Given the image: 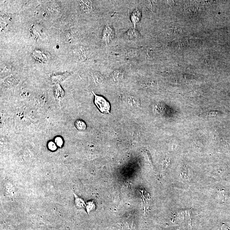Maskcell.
<instances>
[{
	"label": "cell",
	"mask_w": 230,
	"mask_h": 230,
	"mask_svg": "<svg viewBox=\"0 0 230 230\" xmlns=\"http://www.w3.org/2000/svg\"><path fill=\"white\" fill-rule=\"evenodd\" d=\"M94 96L95 105L101 112L104 114H108L110 113L111 106L110 103L102 96L96 95L94 92H92Z\"/></svg>",
	"instance_id": "6da1fadb"
},
{
	"label": "cell",
	"mask_w": 230,
	"mask_h": 230,
	"mask_svg": "<svg viewBox=\"0 0 230 230\" xmlns=\"http://www.w3.org/2000/svg\"><path fill=\"white\" fill-rule=\"evenodd\" d=\"M115 34V30L112 26L110 24L105 26L102 31V43L105 45H108L111 43L114 39Z\"/></svg>",
	"instance_id": "7a4b0ae2"
},
{
	"label": "cell",
	"mask_w": 230,
	"mask_h": 230,
	"mask_svg": "<svg viewBox=\"0 0 230 230\" xmlns=\"http://www.w3.org/2000/svg\"><path fill=\"white\" fill-rule=\"evenodd\" d=\"M141 37L140 32L135 28H130L125 32L124 38L128 41H135L139 39Z\"/></svg>",
	"instance_id": "3957f363"
},
{
	"label": "cell",
	"mask_w": 230,
	"mask_h": 230,
	"mask_svg": "<svg viewBox=\"0 0 230 230\" xmlns=\"http://www.w3.org/2000/svg\"><path fill=\"white\" fill-rule=\"evenodd\" d=\"M78 2L81 10L85 13H91L94 11V6L92 1H78Z\"/></svg>",
	"instance_id": "277c9868"
},
{
	"label": "cell",
	"mask_w": 230,
	"mask_h": 230,
	"mask_svg": "<svg viewBox=\"0 0 230 230\" xmlns=\"http://www.w3.org/2000/svg\"><path fill=\"white\" fill-rule=\"evenodd\" d=\"M142 17V12L139 8L135 9L130 14V19L135 28L136 25L140 22Z\"/></svg>",
	"instance_id": "5b68a950"
},
{
	"label": "cell",
	"mask_w": 230,
	"mask_h": 230,
	"mask_svg": "<svg viewBox=\"0 0 230 230\" xmlns=\"http://www.w3.org/2000/svg\"><path fill=\"white\" fill-rule=\"evenodd\" d=\"M69 75L70 74L68 72L53 74L51 76V81L53 83L55 84H59V83L66 79Z\"/></svg>",
	"instance_id": "8992f818"
},
{
	"label": "cell",
	"mask_w": 230,
	"mask_h": 230,
	"mask_svg": "<svg viewBox=\"0 0 230 230\" xmlns=\"http://www.w3.org/2000/svg\"><path fill=\"white\" fill-rule=\"evenodd\" d=\"M54 94L56 100L61 101L65 94V92L60 84H55L54 88Z\"/></svg>",
	"instance_id": "52a82bcc"
},
{
	"label": "cell",
	"mask_w": 230,
	"mask_h": 230,
	"mask_svg": "<svg viewBox=\"0 0 230 230\" xmlns=\"http://www.w3.org/2000/svg\"><path fill=\"white\" fill-rule=\"evenodd\" d=\"M32 54L36 59L38 61L46 62L49 59L48 55L46 54V52L41 50H35Z\"/></svg>",
	"instance_id": "ba28073f"
},
{
	"label": "cell",
	"mask_w": 230,
	"mask_h": 230,
	"mask_svg": "<svg viewBox=\"0 0 230 230\" xmlns=\"http://www.w3.org/2000/svg\"><path fill=\"white\" fill-rule=\"evenodd\" d=\"M124 72L121 69L115 70L111 74V78L114 81H120L124 77Z\"/></svg>",
	"instance_id": "9c48e42d"
},
{
	"label": "cell",
	"mask_w": 230,
	"mask_h": 230,
	"mask_svg": "<svg viewBox=\"0 0 230 230\" xmlns=\"http://www.w3.org/2000/svg\"><path fill=\"white\" fill-rule=\"evenodd\" d=\"M75 126L79 131H84L87 128L86 123L81 120L76 121L75 123Z\"/></svg>",
	"instance_id": "30bf717a"
},
{
	"label": "cell",
	"mask_w": 230,
	"mask_h": 230,
	"mask_svg": "<svg viewBox=\"0 0 230 230\" xmlns=\"http://www.w3.org/2000/svg\"><path fill=\"white\" fill-rule=\"evenodd\" d=\"M55 142L58 147L61 148L63 146L64 142L63 139L61 137L57 136L55 139Z\"/></svg>",
	"instance_id": "8fae6325"
},
{
	"label": "cell",
	"mask_w": 230,
	"mask_h": 230,
	"mask_svg": "<svg viewBox=\"0 0 230 230\" xmlns=\"http://www.w3.org/2000/svg\"><path fill=\"white\" fill-rule=\"evenodd\" d=\"M48 148L50 150H52V151H54L57 149V145H56L55 142H52V141H50V142H49L48 143Z\"/></svg>",
	"instance_id": "7c38bea8"
},
{
	"label": "cell",
	"mask_w": 230,
	"mask_h": 230,
	"mask_svg": "<svg viewBox=\"0 0 230 230\" xmlns=\"http://www.w3.org/2000/svg\"><path fill=\"white\" fill-rule=\"evenodd\" d=\"M5 83H7L6 84L7 85L13 86V84H15V83H16V81L14 78H10L6 80Z\"/></svg>",
	"instance_id": "4fadbf2b"
},
{
	"label": "cell",
	"mask_w": 230,
	"mask_h": 230,
	"mask_svg": "<svg viewBox=\"0 0 230 230\" xmlns=\"http://www.w3.org/2000/svg\"><path fill=\"white\" fill-rule=\"evenodd\" d=\"M76 202L77 206L80 207H83L84 206V203L83 201L78 197H76Z\"/></svg>",
	"instance_id": "5bb4252c"
},
{
	"label": "cell",
	"mask_w": 230,
	"mask_h": 230,
	"mask_svg": "<svg viewBox=\"0 0 230 230\" xmlns=\"http://www.w3.org/2000/svg\"><path fill=\"white\" fill-rule=\"evenodd\" d=\"M94 207V204H92V203H90V204H89L88 206V208H87L88 211H91V210H92V209L93 208L92 207Z\"/></svg>",
	"instance_id": "9a60e30c"
}]
</instances>
